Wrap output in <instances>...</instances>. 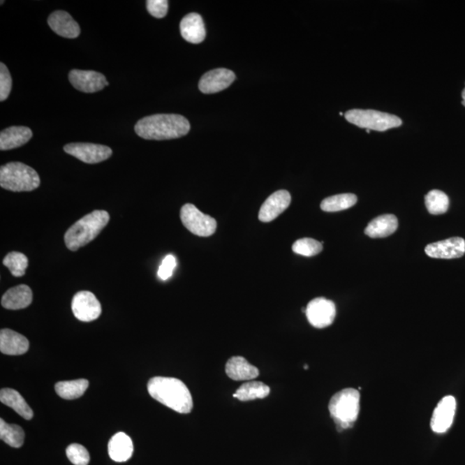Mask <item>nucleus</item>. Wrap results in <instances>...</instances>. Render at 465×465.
<instances>
[{
    "label": "nucleus",
    "mask_w": 465,
    "mask_h": 465,
    "mask_svg": "<svg viewBox=\"0 0 465 465\" xmlns=\"http://www.w3.org/2000/svg\"><path fill=\"white\" fill-rule=\"evenodd\" d=\"M190 129L189 121L178 114H155L143 117L135 126L140 138L155 141L182 138Z\"/></svg>",
    "instance_id": "f257e3e1"
},
{
    "label": "nucleus",
    "mask_w": 465,
    "mask_h": 465,
    "mask_svg": "<svg viewBox=\"0 0 465 465\" xmlns=\"http://www.w3.org/2000/svg\"><path fill=\"white\" fill-rule=\"evenodd\" d=\"M147 390L154 400L179 413L193 411V401L189 389L181 380L154 376L147 383Z\"/></svg>",
    "instance_id": "f03ea898"
},
{
    "label": "nucleus",
    "mask_w": 465,
    "mask_h": 465,
    "mask_svg": "<svg viewBox=\"0 0 465 465\" xmlns=\"http://www.w3.org/2000/svg\"><path fill=\"white\" fill-rule=\"evenodd\" d=\"M110 221L105 210H94L70 227L64 235V242L70 251L75 252L94 241Z\"/></svg>",
    "instance_id": "7ed1b4c3"
},
{
    "label": "nucleus",
    "mask_w": 465,
    "mask_h": 465,
    "mask_svg": "<svg viewBox=\"0 0 465 465\" xmlns=\"http://www.w3.org/2000/svg\"><path fill=\"white\" fill-rule=\"evenodd\" d=\"M360 394L355 389L342 390L331 398L328 408L339 431L352 427L360 413Z\"/></svg>",
    "instance_id": "20e7f679"
},
{
    "label": "nucleus",
    "mask_w": 465,
    "mask_h": 465,
    "mask_svg": "<svg viewBox=\"0 0 465 465\" xmlns=\"http://www.w3.org/2000/svg\"><path fill=\"white\" fill-rule=\"evenodd\" d=\"M40 184L36 170L22 162H9L0 168V186L3 189L23 193L38 189Z\"/></svg>",
    "instance_id": "39448f33"
},
{
    "label": "nucleus",
    "mask_w": 465,
    "mask_h": 465,
    "mask_svg": "<svg viewBox=\"0 0 465 465\" xmlns=\"http://www.w3.org/2000/svg\"><path fill=\"white\" fill-rule=\"evenodd\" d=\"M350 124L368 131H386L401 126V118L374 110H350L345 114Z\"/></svg>",
    "instance_id": "423d86ee"
},
{
    "label": "nucleus",
    "mask_w": 465,
    "mask_h": 465,
    "mask_svg": "<svg viewBox=\"0 0 465 465\" xmlns=\"http://www.w3.org/2000/svg\"><path fill=\"white\" fill-rule=\"evenodd\" d=\"M180 219L188 230L200 237H209L216 232V221L193 205L186 204L181 208Z\"/></svg>",
    "instance_id": "0eeeda50"
},
{
    "label": "nucleus",
    "mask_w": 465,
    "mask_h": 465,
    "mask_svg": "<svg viewBox=\"0 0 465 465\" xmlns=\"http://www.w3.org/2000/svg\"><path fill=\"white\" fill-rule=\"evenodd\" d=\"M64 151L87 164L99 163L112 155L110 147L94 143H69L64 147Z\"/></svg>",
    "instance_id": "6e6552de"
},
{
    "label": "nucleus",
    "mask_w": 465,
    "mask_h": 465,
    "mask_svg": "<svg viewBox=\"0 0 465 465\" xmlns=\"http://www.w3.org/2000/svg\"><path fill=\"white\" fill-rule=\"evenodd\" d=\"M309 323L316 328H324L334 323L336 307L333 302L324 297L313 299L305 310Z\"/></svg>",
    "instance_id": "1a4fd4ad"
},
{
    "label": "nucleus",
    "mask_w": 465,
    "mask_h": 465,
    "mask_svg": "<svg viewBox=\"0 0 465 465\" xmlns=\"http://www.w3.org/2000/svg\"><path fill=\"white\" fill-rule=\"evenodd\" d=\"M73 315L78 320L90 323L101 316L102 308L101 302L90 291L83 290L75 294L72 301Z\"/></svg>",
    "instance_id": "9d476101"
},
{
    "label": "nucleus",
    "mask_w": 465,
    "mask_h": 465,
    "mask_svg": "<svg viewBox=\"0 0 465 465\" xmlns=\"http://www.w3.org/2000/svg\"><path fill=\"white\" fill-rule=\"evenodd\" d=\"M68 79L72 86L80 91L86 94H94L101 91L109 82L105 75L95 71H84V70H72L69 73Z\"/></svg>",
    "instance_id": "9b49d317"
},
{
    "label": "nucleus",
    "mask_w": 465,
    "mask_h": 465,
    "mask_svg": "<svg viewBox=\"0 0 465 465\" xmlns=\"http://www.w3.org/2000/svg\"><path fill=\"white\" fill-rule=\"evenodd\" d=\"M457 401L455 398L448 396L438 402L431 420V430L436 434H444L450 429L455 417Z\"/></svg>",
    "instance_id": "f8f14e48"
},
{
    "label": "nucleus",
    "mask_w": 465,
    "mask_h": 465,
    "mask_svg": "<svg viewBox=\"0 0 465 465\" xmlns=\"http://www.w3.org/2000/svg\"><path fill=\"white\" fill-rule=\"evenodd\" d=\"M235 80V75L230 70L214 69L202 75L198 84L199 90L205 94H216L227 89Z\"/></svg>",
    "instance_id": "ddd939ff"
},
{
    "label": "nucleus",
    "mask_w": 465,
    "mask_h": 465,
    "mask_svg": "<svg viewBox=\"0 0 465 465\" xmlns=\"http://www.w3.org/2000/svg\"><path fill=\"white\" fill-rule=\"evenodd\" d=\"M427 256L434 258L452 260L464 256L465 241L463 238L452 237L427 245L425 249Z\"/></svg>",
    "instance_id": "4468645a"
},
{
    "label": "nucleus",
    "mask_w": 465,
    "mask_h": 465,
    "mask_svg": "<svg viewBox=\"0 0 465 465\" xmlns=\"http://www.w3.org/2000/svg\"><path fill=\"white\" fill-rule=\"evenodd\" d=\"M291 202L290 194L286 190H280L272 194L263 205L261 206L258 219L263 223H270L290 206Z\"/></svg>",
    "instance_id": "2eb2a0df"
},
{
    "label": "nucleus",
    "mask_w": 465,
    "mask_h": 465,
    "mask_svg": "<svg viewBox=\"0 0 465 465\" xmlns=\"http://www.w3.org/2000/svg\"><path fill=\"white\" fill-rule=\"evenodd\" d=\"M52 31L62 38L75 39L80 35V25L71 15L64 10H57L47 18Z\"/></svg>",
    "instance_id": "dca6fc26"
},
{
    "label": "nucleus",
    "mask_w": 465,
    "mask_h": 465,
    "mask_svg": "<svg viewBox=\"0 0 465 465\" xmlns=\"http://www.w3.org/2000/svg\"><path fill=\"white\" fill-rule=\"evenodd\" d=\"M181 36L187 42L193 44L201 43L205 39L206 31L204 20L198 13H190L181 20Z\"/></svg>",
    "instance_id": "f3484780"
},
{
    "label": "nucleus",
    "mask_w": 465,
    "mask_h": 465,
    "mask_svg": "<svg viewBox=\"0 0 465 465\" xmlns=\"http://www.w3.org/2000/svg\"><path fill=\"white\" fill-rule=\"evenodd\" d=\"M29 348L28 339L10 330L0 332V350L6 355H22Z\"/></svg>",
    "instance_id": "a211bd4d"
},
{
    "label": "nucleus",
    "mask_w": 465,
    "mask_h": 465,
    "mask_svg": "<svg viewBox=\"0 0 465 465\" xmlns=\"http://www.w3.org/2000/svg\"><path fill=\"white\" fill-rule=\"evenodd\" d=\"M225 370L228 378L235 381H247L256 378L260 375L257 367L239 356L232 357L228 360Z\"/></svg>",
    "instance_id": "6ab92c4d"
},
{
    "label": "nucleus",
    "mask_w": 465,
    "mask_h": 465,
    "mask_svg": "<svg viewBox=\"0 0 465 465\" xmlns=\"http://www.w3.org/2000/svg\"><path fill=\"white\" fill-rule=\"evenodd\" d=\"M33 299L31 288L25 284L15 286L6 291L1 299L3 308L10 310L23 309L31 304Z\"/></svg>",
    "instance_id": "aec40b11"
},
{
    "label": "nucleus",
    "mask_w": 465,
    "mask_h": 465,
    "mask_svg": "<svg viewBox=\"0 0 465 465\" xmlns=\"http://www.w3.org/2000/svg\"><path fill=\"white\" fill-rule=\"evenodd\" d=\"M31 129L24 126H13L3 129L0 134V149L2 151L17 149L32 138Z\"/></svg>",
    "instance_id": "412c9836"
},
{
    "label": "nucleus",
    "mask_w": 465,
    "mask_h": 465,
    "mask_svg": "<svg viewBox=\"0 0 465 465\" xmlns=\"http://www.w3.org/2000/svg\"><path fill=\"white\" fill-rule=\"evenodd\" d=\"M108 452L110 459L115 462H126L132 457L134 445L126 434L117 433L110 439Z\"/></svg>",
    "instance_id": "4be33fe9"
},
{
    "label": "nucleus",
    "mask_w": 465,
    "mask_h": 465,
    "mask_svg": "<svg viewBox=\"0 0 465 465\" xmlns=\"http://www.w3.org/2000/svg\"><path fill=\"white\" fill-rule=\"evenodd\" d=\"M398 228V221L396 216L383 215L376 217L368 224L365 228V235L371 238H385L392 235Z\"/></svg>",
    "instance_id": "5701e85b"
},
{
    "label": "nucleus",
    "mask_w": 465,
    "mask_h": 465,
    "mask_svg": "<svg viewBox=\"0 0 465 465\" xmlns=\"http://www.w3.org/2000/svg\"><path fill=\"white\" fill-rule=\"evenodd\" d=\"M0 401L2 404L12 408L13 411L25 420L33 418V411L21 396L20 392L13 389H2L0 391Z\"/></svg>",
    "instance_id": "b1692460"
},
{
    "label": "nucleus",
    "mask_w": 465,
    "mask_h": 465,
    "mask_svg": "<svg viewBox=\"0 0 465 465\" xmlns=\"http://www.w3.org/2000/svg\"><path fill=\"white\" fill-rule=\"evenodd\" d=\"M270 394V388L264 383L252 381L239 388L232 397L242 401H249L256 399H263Z\"/></svg>",
    "instance_id": "393cba45"
},
{
    "label": "nucleus",
    "mask_w": 465,
    "mask_h": 465,
    "mask_svg": "<svg viewBox=\"0 0 465 465\" xmlns=\"http://www.w3.org/2000/svg\"><path fill=\"white\" fill-rule=\"evenodd\" d=\"M89 382L87 379H77L73 381L59 382L55 385V391L59 397L66 400L77 399L86 392Z\"/></svg>",
    "instance_id": "a878e982"
},
{
    "label": "nucleus",
    "mask_w": 465,
    "mask_h": 465,
    "mask_svg": "<svg viewBox=\"0 0 465 465\" xmlns=\"http://www.w3.org/2000/svg\"><path fill=\"white\" fill-rule=\"evenodd\" d=\"M357 198L356 195L346 193L332 195L325 198L320 204V208L326 212H341L356 205Z\"/></svg>",
    "instance_id": "bb28decb"
},
{
    "label": "nucleus",
    "mask_w": 465,
    "mask_h": 465,
    "mask_svg": "<svg viewBox=\"0 0 465 465\" xmlns=\"http://www.w3.org/2000/svg\"><path fill=\"white\" fill-rule=\"evenodd\" d=\"M23 428L14 424H8L3 419L0 420V438L7 445L14 448H20L24 442Z\"/></svg>",
    "instance_id": "cd10ccee"
},
{
    "label": "nucleus",
    "mask_w": 465,
    "mask_h": 465,
    "mask_svg": "<svg viewBox=\"0 0 465 465\" xmlns=\"http://www.w3.org/2000/svg\"><path fill=\"white\" fill-rule=\"evenodd\" d=\"M426 206L431 215H441L449 209L448 195L441 191L433 190L427 193L425 198Z\"/></svg>",
    "instance_id": "c85d7f7f"
},
{
    "label": "nucleus",
    "mask_w": 465,
    "mask_h": 465,
    "mask_svg": "<svg viewBox=\"0 0 465 465\" xmlns=\"http://www.w3.org/2000/svg\"><path fill=\"white\" fill-rule=\"evenodd\" d=\"M3 264L9 269L14 276H23L28 267L29 260L24 253L12 252L3 258Z\"/></svg>",
    "instance_id": "c756f323"
},
{
    "label": "nucleus",
    "mask_w": 465,
    "mask_h": 465,
    "mask_svg": "<svg viewBox=\"0 0 465 465\" xmlns=\"http://www.w3.org/2000/svg\"><path fill=\"white\" fill-rule=\"evenodd\" d=\"M323 242L316 241L312 238H302L297 239L293 246V250L295 253L300 254L305 257L316 256L322 252L323 249Z\"/></svg>",
    "instance_id": "7c9ffc66"
},
{
    "label": "nucleus",
    "mask_w": 465,
    "mask_h": 465,
    "mask_svg": "<svg viewBox=\"0 0 465 465\" xmlns=\"http://www.w3.org/2000/svg\"><path fill=\"white\" fill-rule=\"evenodd\" d=\"M66 456L70 462L75 465H88L90 461L89 452L79 444H72L66 448Z\"/></svg>",
    "instance_id": "2f4dec72"
},
{
    "label": "nucleus",
    "mask_w": 465,
    "mask_h": 465,
    "mask_svg": "<svg viewBox=\"0 0 465 465\" xmlns=\"http://www.w3.org/2000/svg\"><path fill=\"white\" fill-rule=\"evenodd\" d=\"M13 80L8 68L0 64V101H6L12 91Z\"/></svg>",
    "instance_id": "473e14b6"
},
{
    "label": "nucleus",
    "mask_w": 465,
    "mask_h": 465,
    "mask_svg": "<svg viewBox=\"0 0 465 465\" xmlns=\"http://www.w3.org/2000/svg\"><path fill=\"white\" fill-rule=\"evenodd\" d=\"M147 8L153 17L163 18L168 12V1L167 0H149L147 1Z\"/></svg>",
    "instance_id": "72a5a7b5"
},
{
    "label": "nucleus",
    "mask_w": 465,
    "mask_h": 465,
    "mask_svg": "<svg viewBox=\"0 0 465 465\" xmlns=\"http://www.w3.org/2000/svg\"><path fill=\"white\" fill-rule=\"evenodd\" d=\"M176 265L177 262L175 256H172V254L165 256L158 270V278L163 280V281L171 278L173 271H175L176 267Z\"/></svg>",
    "instance_id": "f704fd0d"
},
{
    "label": "nucleus",
    "mask_w": 465,
    "mask_h": 465,
    "mask_svg": "<svg viewBox=\"0 0 465 465\" xmlns=\"http://www.w3.org/2000/svg\"><path fill=\"white\" fill-rule=\"evenodd\" d=\"M462 98H463L462 103H463V105L465 106V88H464V89L462 92Z\"/></svg>",
    "instance_id": "c9c22d12"
},
{
    "label": "nucleus",
    "mask_w": 465,
    "mask_h": 465,
    "mask_svg": "<svg viewBox=\"0 0 465 465\" xmlns=\"http://www.w3.org/2000/svg\"><path fill=\"white\" fill-rule=\"evenodd\" d=\"M343 115H344V114H343L342 112H339V116H343Z\"/></svg>",
    "instance_id": "e433bc0d"
}]
</instances>
